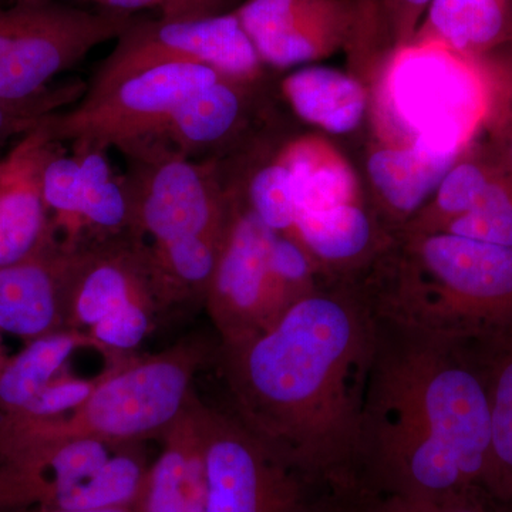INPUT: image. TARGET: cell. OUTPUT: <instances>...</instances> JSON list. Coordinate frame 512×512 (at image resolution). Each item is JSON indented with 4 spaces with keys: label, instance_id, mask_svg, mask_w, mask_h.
<instances>
[{
    "label": "cell",
    "instance_id": "1",
    "mask_svg": "<svg viewBox=\"0 0 512 512\" xmlns=\"http://www.w3.org/2000/svg\"><path fill=\"white\" fill-rule=\"evenodd\" d=\"M373 311L355 282L322 284L261 335L220 343L231 413L350 512L362 501L359 421Z\"/></svg>",
    "mask_w": 512,
    "mask_h": 512
},
{
    "label": "cell",
    "instance_id": "2",
    "mask_svg": "<svg viewBox=\"0 0 512 512\" xmlns=\"http://www.w3.org/2000/svg\"><path fill=\"white\" fill-rule=\"evenodd\" d=\"M372 311L359 421L363 498L477 491L490 468L491 407L476 348Z\"/></svg>",
    "mask_w": 512,
    "mask_h": 512
},
{
    "label": "cell",
    "instance_id": "3",
    "mask_svg": "<svg viewBox=\"0 0 512 512\" xmlns=\"http://www.w3.org/2000/svg\"><path fill=\"white\" fill-rule=\"evenodd\" d=\"M356 284L380 315L453 342H483L512 326L511 247L397 234Z\"/></svg>",
    "mask_w": 512,
    "mask_h": 512
},
{
    "label": "cell",
    "instance_id": "4",
    "mask_svg": "<svg viewBox=\"0 0 512 512\" xmlns=\"http://www.w3.org/2000/svg\"><path fill=\"white\" fill-rule=\"evenodd\" d=\"M217 345L185 339L147 357L116 356L73 412L49 420L0 417V456L77 439L144 443L160 439L187 412L195 376L214 362Z\"/></svg>",
    "mask_w": 512,
    "mask_h": 512
},
{
    "label": "cell",
    "instance_id": "5",
    "mask_svg": "<svg viewBox=\"0 0 512 512\" xmlns=\"http://www.w3.org/2000/svg\"><path fill=\"white\" fill-rule=\"evenodd\" d=\"M376 140L460 154L481 134L485 87L477 63L439 46L394 50L369 86Z\"/></svg>",
    "mask_w": 512,
    "mask_h": 512
},
{
    "label": "cell",
    "instance_id": "6",
    "mask_svg": "<svg viewBox=\"0 0 512 512\" xmlns=\"http://www.w3.org/2000/svg\"><path fill=\"white\" fill-rule=\"evenodd\" d=\"M141 444L77 439L0 456V512L133 507L150 467Z\"/></svg>",
    "mask_w": 512,
    "mask_h": 512
},
{
    "label": "cell",
    "instance_id": "7",
    "mask_svg": "<svg viewBox=\"0 0 512 512\" xmlns=\"http://www.w3.org/2000/svg\"><path fill=\"white\" fill-rule=\"evenodd\" d=\"M123 175L131 208V234L150 244L222 238L231 194L218 161H194L161 140L131 144Z\"/></svg>",
    "mask_w": 512,
    "mask_h": 512
},
{
    "label": "cell",
    "instance_id": "8",
    "mask_svg": "<svg viewBox=\"0 0 512 512\" xmlns=\"http://www.w3.org/2000/svg\"><path fill=\"white\" fill-rule=\"evenodd\" d=\"M161 309L143 238L127 232L77 242L67 329L92 336L111 356H124L143 342Z\"/></svg>",
    "mask_w": 512,
    "mask_h": 512
},
{
    "label": "cell",
    "instance_id": "9",
    "mask_svg": "<svg viewBox=\"0 0 512 512\" xmlns=\"http://www.w3.org/2000/svg\"><path fill=\"white\" fill-rule=\"evenodd\" d=\"M207 512H343L231 412L195 400Z\"/></svg>",
    "mask_w": 512,
    "mask_h": 512
},
{
    "label": "cell",
    "instance_id": "10",
    "mask_svg": "<svg viewBox=\"0 0 512 512\" xmlns=\"http://www.w3.org/2000/svg\"><path fill=\"white\" fill-rule=\"evenodd\" d=\"M136 19L55 0L0 8V99L25 100L42 93L87 53L119 39Z\"/></svg>",
    "mask_w": 512,
    "mask_h": 512
},
{
    "label": "cell",
    "instance_id": "11",
    "mask_svg": "<svg viewBox=\"0 0 512 512\" xmlns=\"http://www.w3.org/2000/svg\"><path fill=\"white\" fill-rule=\"evenodd\" d=\"M221 76L204 64H163L84 94L69 109L47 116L42 127L56 143L123 150L156 138L185 99Z\"/></svg>",
    "mask_w": 512,
    "mask_h": 512
},
{
    "label": "cell",
    "instance_id": "12",
    "mask_svg": "<svg viewBox=\"0 0 512 512\" xmlns=\"http://www.w3.org/2000/svg\"><path fill=\"white\" fill-rule=\"evenodd\" d=\"M173 63L204 64L225 77L259 80L265 64L235 10L197 20L136 19L87 83L103 92L138 72Z\"/></svg>",
    "mask_w": 512,
    "mask_h": 512
},
{
    "label": "cell",
    "instance_id": "13",
    "mask_svg": "<svg viewBox=\"0 0 512 512\" xmlns=\"http://www.w3.org/2000/svg\"><path fill=\"white\" fill-rule=\"evenodd\" d=\"M228 190L227 232L204 302L220 343L261 335L293 305L276 281L269 259L275 232L249 210L234 187L228 185Z\"/></svg>",
    "mask_w": 512,
    "mask_h": 512
},
{
    "label": "cell",
    "instance_id": "14",
    "mask_svg": "<svg viewBox=\"0 0 512 512\" xmlns=\"http://www.w3.org/2000/svg\"><path fill=\"white\" fill-rule=\"evenodd\" d=\"M372 0H245L235 9L266 67L292 69L352 52Z\"/></svg>",
    "mask_w": 512,
    "mask_h": 512
},
{
    "label": "cell",
    "instance_id": "15",
    "mask_svg": "<svg viewBox=\"0 0 512 512\" xmlns=\"http://www.w3.org/2000/svg\"><path fill=\"white\" fill-rule=\"evenodd\" d=\"M269 96L266 76L251 82L221 76L185 99L153 140L194 161L237 156L281 126Z\"/></svg>",
    "mask_w": 512,
    "mask_h": 512
},
{
    "label": "cell",
    "instance_id": "16",
    "mask_svg": "<svg viewBox=\"0 0 512 512\" xmlns=\"http://www.w3.org/2000/svg\"><path fill=\"white\" fill-rule=\"evenodd\" d=\"M76 244L64 241L53 227L32 255L0 268V330L30 342L67 329Z\"/></svg>",
    "mask_w": 512,
    "mask_h": 512
},
{
    "label": "cell",
    "instance_id": "17",
    "mask_svg": "<svg viewBox=\"0 0 512 512\" xmlns=\"http://www.w3.org/2000/svg\"><path fill=\"white\" fill-rule=\"evenodd\" d=\"M62 146L40 124L0 158V268L28 258L52 234L42 177Z\"/></svg>",
    "mask_w": 512,
    "mask_h": 512
},
{
    "label": "cell",
    "instance_id": "18",
    "mask_svg": "<svg viewBox=\"0 0 512 512\" xmlns=\"http://www.w3.org/2000/svg\"><path fill=\"white\" fill-rule=\"evenodd\" d=\"M289 237L318 268L323 284L355 282L392 244V234L365 201L299 212Z\"/></svg>",
    "mask_w": 512,
    "mask_h": 512
},
{
    "label": "cell",
    "instance_id": "19",
    "mask_svg": "<svg viewBox=\"0 0 512 512\" xmlns=\"http://www.w3.org/2000/svg\"><path fill=\"white\" fill-rule=\"evenodd\" d=\"M461 154V153H460ZM460 154H441L416 144H389L373 138L366 151V178L372 210L397 235L433 197Z\"/></svg>",
    "mask_w": 512,
    "mask_h": 512
},
{
    "label": "cell",
    "instance_id": "20",
    "mask_svg": "<svg viewBox=\"0 0 512 512\" xmlns=\"http://www.w3.org/2000/svg\"><path fill=\"white\" fill-rule=\"evenodd\" d=\"M281 92L298 119L332 136L355 133L370 113L367 84L332 67H299L282 80Z\"/></svg>",
    "mask_w": 512,
    "mask_h": 512
},
{
    "label": "cell",
    "instance_id": "21",
    "mask_svg": "<svg viewBox=\"0 0 512 512\" xmlns=\"http://www.w3.org/2000/svg\"><path fill=\"white\" fill-rule=\"evenodd\" d=\"M410 45L478 57L512 45V0H431Z\"/></svg>",
    "mask_w": 512,
    "mask_h": 512
},
{
    "label": "cell",
    "instance_id": "22",
    "mask_svg": "<svg viewBox=\"0 0 512 512\" xmlns=\"http://www.w3.org/2000/svg\"><path fill=\"white\" fill-rule=\"evenodd\" d=\"M279 157L291 171L298 214L363 201L355 170L328 138L286 137Z\"/></svg>",
    "mask_w": 512,
    "mask_h": 512
},
{
    "label": "cell",
    "instance_id": "23",
    "mask_svg": "<svg viewBox=\"0 0 512 512\" xmlns=\"http://www.w3.org/2000/svg\"><path fill=\"white\" fill-rule=\"evenodd\" d=\"M97 346L92 336L74 329H60L30 340L8 362L0 363V416L22 412L46 387L63 375L77 349Z\"/></svg>",
    "mask_w": 512,
    "mask_h": 512
},
{
    "label": "cell",
    "instance_id": "24",
    "mask_svg": "<svg viewBox=\"0 0 512 512\" xmlns=\"http://www.w3.org/2000/svg\"><path fill=\"white\" fill-rule=\"evenodd\" d=\"M161 437L160 454L148 467L133 508L136 512H181L187 498L192 466L201 453L195 400Z\"/></svg>",
    "mask_w": 512,
    "mask_h": 512
},
{
    "label": "cell",
    "instance_id": "25",
    "mask_svg": "<svg viewBox=\"0 0 512 512\" xmlns=\"http://www.w3.org/2000/svg\"><path fill=\"white\" fill-rule=\"evenodd\" d=\"M481 363L491 407V457L485 485L512 495V326L473 343Z\"/></svg>",
    "mask_w": 512,
    "mask_h": 512
},
{
    "label": "cell",
    "instance_id": "26",
    "mask_svg": "<svg viewBox=\"0 0 512 512\" xmlns=\"http://www.w3.org/2000/svg\"><path fill=\"white\" fill-rule=\"evenodd\" d=\"M79 157L83 175V232L97 239L131 232V208L123 177L113 173L109 150L89 146H72Z\"/></svg>",
    "mask_w": 512,
    "mask_h": 512
},
{
    "label": "cell",
    "instance_id": "27",
    "mask_svg": "<svg viewBox=\"0 0 512 512\" xmlns=\"http://www.w3.org/2000/svg\"><path fill=\"white\" fill-rule=\"evenodd\" d=\"M470 59L477 63L485 87L481 137L512 178V45Z\"/></svg>",
    "mask_w": 512,
    "mask_h": 512
},
{
    "label": "cell",
    "instance_id": "28",
    "mask_svg": "<svg viewBox=\"0 0 512 512\" xmlns=\"http://www.w3.org/2000/svg\"><path fill=\"white\" fill-rule=\"evenodd\" d=\"M43 200L53 227L67 242L82 241L83 175L79 157L63 146L49 158L42 177Z\"/></svg>",
    "mask_w": 512,
    "mask_h": 512
},
{
    "label": "cell",
    "instance_id": "29",
    "mask_svg": "<svg viewBox=\"0 0 512 512\" xmlns=\"http://www.w3.org/2000/svg\"><path fill=\"white\" fill-rule=\"evenodd\" d=\"M86 89L87 83L82 80H69L52 84L29 99H0V154L12 141H19L39 127L50 114L79 103Z\"/></svg>",
    "mask_w": 512,
    "mask_h": 512
},
{
    "label": "cell",
    "instance_id": "30",
    "mask_svg": "<svg viewBox=\"0 0 512 512\" xmlns=\"http://www.w3.org/2000/svg\"><path fill=\"white\" fill-rule=\"evenodd\" d=\"M352 512H488L478 501L477 491L443 497H406V495H370Z\"/></svg>",
    "mask_w": 512,
    "mask_h": 512
},
{
    "label": "cell",
    "instance_id": "31",
    "mask_svg": "<svg viewBox=\"0 0 512 512\" xmlns=\"http://www.w3.org/2000/svg\"><path fill=\"white\" fill-rule=\"evenodd\" d=\"M431 0H383L384 23L393 50L412 43Z\"/></svg>",
    "mask_w": 512,
    "mask_h": 512
},
{
    "label": "cell",
    "instance_id": "32",
    "mask_svg": "<svg viewBox=\"0 0 512 512\" xmlns=\"http://www.w3.org/2000/svg\"><path fill=\"white\" fill-rule=\"evenodd\" d=\"M238 0H164L161 19L197 20L232 12Z\"/></svg>",
    "mask_w": 512,
    "mask_h": 512
},
{
    "label": "cell",
    "instance_id": "33",
    "mask_svg": "<svg viewBox=\"0 0 512 512\" xmlns=\"http://www.w3.org/2000/svg\"><path fill=\"white\" fill-rule=\"evenodd\" d=\"M89 2L100 6V9L134 15L138 10L160 9L164 0H89Z\"/></svg>",
    "mask_w": 512,
    "mask_h": 512
},
{
    "label": "cell",
    "instance_id": "34",
    "mask_svg": "<svg viewBox=\"0 0 512 512\" xmlns=\"http://www.w3.org/2000/svg\"><path fill=\"white\" fill-rule=\"evenodd\" d=\"M5 512H136L133 507L99 508V510H60V508H20Z\"/></svg>",
    "mask_w": 512,
    "mask_h": 512
},
{
    "label": "cell",
    "instance_id": "35",
    "mask_svg": "<svg viewBox=\"0 0 512 512\" xmlns=\"http://www.w3.org/2000/svg\"><path fill=\"white\" fill-rule=\"evenodd\" d=\"M33 2H46V0H10V5H12V3H33Z\"/></svg>",
    "mask_w": 512,
    "mask_h": 512
}]
</instances>
